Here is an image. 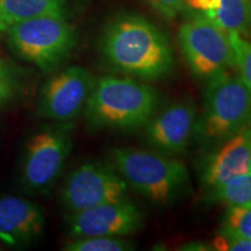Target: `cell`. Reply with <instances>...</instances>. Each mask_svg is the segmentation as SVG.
<instances>
[{"instance_id": "1", "label": "cell", "mask_w": 251, "mask_h": 251, "mask_svg": "<svg viewBox=\"0 0 251 251\" xmlns=\"http://www.w3.org/2000/svg\"><path fill=\"white\" fill-rule=\"evenodd\" d=\"M100 51L113 70L142 81L164 79L176 67L168 36L137 14H121L109 21L100 39Z\"/></svg>"}, {"instance_id": "2", "label": "cell", "mask_w": 251, "mask_h": 251, "mask_svg": "<svg viewBox=\"0 0 251 251\" xmlns=\"http://www.w3.org/2000/svg\"><path fill=\"white\" fill-rule=\"evenodd\" d=\"M159 94L146 81L131 77L97 79L84 114L97 129L131 131L143 128L157 112Z\"/></svg>"}, {"instance_id": "3", "label": "cell", "mask_w": 251, "mask_h": 251, "mask_svg": "<svg viewBox=\"0 0 251 251\" xmlns=\"http://www.w3.org/2000/svg\"><path fill=\"white\" fill-rule=\"evenodd\" d=\"M251 126V91L240 75L225 71L207 80L193 137L203 149L216 148Z\"/></svg>"}, {"instance_id": "4", "label": "cell", "mask_w": 251, "mask_h": 251, "mask_svg": "<svg viewBox=\"0 0 251 251\" xmlns=\"http://www.w3.org/2000/svg\"><path fill=\"white\" fill-rule=\"evenodd\" d=\"M111 156L128 186L156 205H169L188 190L186 165L172 156L131 148H115Z\"/></svg>"}, {"instance_id": "5", "label": "cell", "mask_w": 251, "mask_h": 251, "mask_svg": "<svg viewBox=\"0 0 251 251\" xmlns=\"http://www.w3.org/2000/svg\"><path fill=\"white\" fill-rule=\"evenodd\" d=\"M8 45L18 57L43 74L57 71L77 45V30L61 17H40L8 27Z\"/></svg>"}, {"instance_id": "6", "label": "cell", "mask_w": 251, "mask_h": 251, "mask_svg": "<svg viewBox=\"0 0 251 251\" xmlns=\"http://www.w3.org/2000/svg\"><path fill=\"white\" fill-rule=\"evenodd\" d=\"M178 43L188 70L197 79L207 81L236 67L228 34L201 13L197 12L183 23Z\"/></svg>"}, {"instance_id": "7", "label": "cell", "mask_w": 251, "mask_h": 251, "mask_svg": "<svg viewBox=\"0 0 251 251\" xmlns=\"http://www.w3.org/2000/svg\"><path fill=\"white\" fill-rule=\"evenodd\" d=\"M72 149L68 125L46 126L28 140L25 150L21 180L36 194L47 193L61 176Z\"/></svg>"}, {"instance_id": "8", "label": "cell", "mask_w": 251, "mask_h": 251, "mask_svg": "<svg viewBox=\"0 0 251 251\" xmlns=\"http://www.w3.org/2000/svg\"><path fill=\"white\" fill-rule=\"evenodd\" d=\"M129 186L114 166L84 163L69 175L61 200L68 212L75 213L102 203L128 199Z\"/></svg>"}, {"instance_id": "9", "label": "cell", "mask_w": 251, "mask_h": 251, "mask_svg": "<svg viewBox=\"0 0 251 251\" xmlns=\"http://www.w3.org/2000/svg\"><path fill=\"white\" fill-rule=\"evenodd\" d=\"M96 81L92 72L77 65L52 72L37 97V117L57 122H68L79 117Z\"/></svg>"}, {"instance_id": "10", "label": "cell", "mask_w": 251, "mask_h": 251, "mask_svg": "<svg viewBox=\"0 0 251 251\" xmlns=\"http://www.w3.org/2000/svg\"><path fill=\"white\" fill-rule=\"evenodd\" d=\"M142 226V213L129 199L70 213L68 221L72 237H125L136 233Z\"/></svg>"}, {"instance_id": "11", "label": "cell", "mask_w": 251, "mask_h": 251, "mask_svg": "<svg viewBox=\"0 0 251 251\" xmlns=\"http://www.w3.org/2000/svg\"><path fill=\"white\" fill-rule=\"evenodd\" d=\"M197 105L192 99L176 101L156 112L144 126V140L150 148L166 156L183 153L193 137Z\"/></svg>"}, {"instance_id": "12", "label": "cell", "mask_w": 251, "mask_h": 251, "mask_svg": "<svg viewBox=\"0 0 251 251\" xmlns=\"http://www.w3.org/2000/svg\"><path fill=\"white\" fill-rule=\"evenodd\" d=\"M251 170V126L216 148L208 150L201 168V184L207 191Z\"/></svg>"}, {"instance_id": "13", "label": "cell", "mask_w": 251, "mask_h": 251, "mask_svg": "<svg viewBox=\"0 0 251 251\" xmlns=\"http://www.w3.org/2000/svg\"><path fill=\"white\" fill-rule=\"evenodd\" d=\"M46 226L43 209L36 202L21 197L0 198V241L9 247L29 246Z\"/></svg>"}, {"instance_id": "14", "label": "cell", "mask_w": 251, "mask_h": 251, "mask_svg": "<svg viewBox=\"0 0 251 251\" xmlns=\"http://www.w3.org/2000/svg\"><path fill=\"white\" fill-rule=\"evenodd\" d=\"M0 9L9 26L40 17L67 18V0H0Z\"/></svg>"}, {"instance_id": "15", "label": "cell", "mask_w": 251, "mask_h": 251, "mask_svg": "<svg viewBox=\"0 0 251 251\" xmlns=\"http://www.w3.org/2000/svg\"><path fill=\"white\" fill-rule=\"evenodd\" d=\"M201 14L227 34L251 37V0H221L219 8Z\"/></svg>"}, {"instance_id": "16", "label": "cell", "mask_w": 251, "mask_h": 251, "mask_svg": "<svg viewBox=\"0 0 251 251\" xmlns=\"http://www.w3.org/2000/svg\"><path fill=\"white\" fill-rule=\"evenodd\" d=\"M207 200L222 202L227 206L251 205V170L209 191Z\"/></svg>"}, {"instance_id": "17", "label": "cell", "mask_w": 251, "mask_h": 251, "mask_svg": "<svg viewBox=\"0 0 251 251\" xmlns=\"http://www.w3.org/2000/svg\"><path fill=\"white\" fill-rule=\"evenodd\" d=\"M133 248L125 238L112 236L74 237L64 244V250L68 251H127Z\"/></svg>"}, {"instance_id": "18", "label": "cell", "mask_w": 251, "mask_h": 251, "mask_svg": "<svg viewBox=\"0 0 251 251\" xmlns=\"http://www.w3.org/2000/svg\"><path fill=\"white\" fill-rule=\"evenodd\" d=\"M230 45L235 54V64L240 70V76L251 91V41L240 34H228Z\"/></svg>"}, {"instance_id": "19", "label": "cell", "mask_w": 251, "mask_h": 251, "mask_svg": "<svg viewBox=\"0 0 251 251\" xmlns=\"http://www.w3.org/2000/svg\"><path fill=\"white\" fill-rule=\"evenodd\" d=\"M221 227L251 240V205L228 206Z\"/></svg>"}, {"instance_id": "20", "label": "cell", "mask_w": 251, "mask_h": 251, "mask_svg": "<svg viewBox=\"0 0 251 251\" xmlns=\"http://www.w3.org/2000/svg\"><path fill=\"white\" fill-rule=\"evenodd\" d=\"M212 246L214 250L220 251H251V240L221 227Z\"/></svg>"}, {"instance_id": "21", "label": "cell", "mask_w": 251, "mask_h": 251, "mask_svg": "<svg viewBox=\"0 0 251 251\" xmlns=\"http://www.w3.org/2000/svg\"><path fill=\"white\" fill-rule=\"evenodd\" d=\"M18 83L14 71L0 58V106L7 103L17 93Z\"/></svg>"}, {"instance_id": "22", "label": "cell", "mask_w": 251, "mask_h": 251, "mask_svg": "<svg viewBox=\"0 0 251 251\" xmlns=\"http://www.w3.org/2000/svg\"><path fill=\"white\" fill-rule=\"evenodd\" d=\"M151 7L163 18L175 19L180 12L184 11V0H146Z\"/></svg>"}, {"instance_id": "23", "label": "cell", "mask_w": 251, "mask_h": 251, "mask_svg": "<svg viewBox=\"0 0 251 251\" xmlns=\"http://www.w3.org/2000/svg\"><path fill=\"white\" fill-rule=\"evenodd\" d=\"M184 2L185 6H188L198 13H206L219 8L221 0H184Z\"/></svg>"}, {"instance_id": "24", "label": "cell", "mask_w": 251, "mask_h": 251, "mask_svg": "<svg viewBox=\"0 0 251 251\" xmlns=\"http://www.w3.org/2000/svg\"><path fill=\"white\" fill-rule=\"evenodd\" d=\"M213 246H208V244L201 243V242H196V243H187L180 248V250H199V251H203V250H214Z\"/></svg>"}, {"instance_id": "25", "label": "cell", "mask_w": 251, "mask_h": 251, "mask_svg": "<svg viewBox=\"0 0 251 251\" xmlns=\"http://www.w3.org/2000/svg\"><path fill=\"white\" fill-rule=\"evenodd\" d=\"M9 25L7 21H6V19L4 18V15L1 13V9H0V35H1L2 33H6L8 29Z\"/></svg>"}, {"instance_id": "26", "label": "cell", "mask_w": 251, "mask_h": 251, "mask_svg": "<svg viewBox=\"0 0 251 251\" xmlns=\"http://www.w3.org/2000/svg\"><path fill=\"white\" fill-rule=\"evenodd\" d=\"M0 249H1V248H0Z\"/></svg>"}]
</instances>
